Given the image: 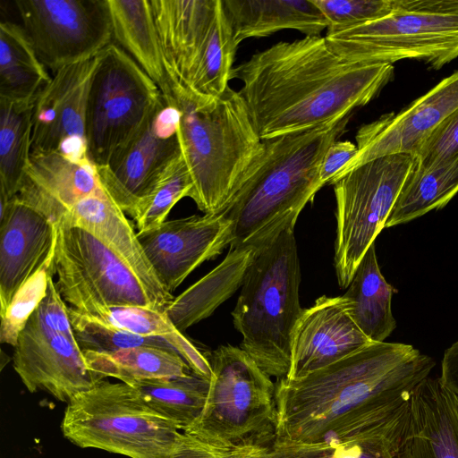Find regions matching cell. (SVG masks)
<instances>
[{"mask_svg": "<svg viewBox=\"0 0 458 458\" xmlns=\"http://www.w3.org/2000/svg\"><path fill=\"white\" fill-rule=\"evenodd\" d=\"M435 365L411 344L373 342L301 377L277 379L274 443L336 447L396 437L413 390Z\"/></svg>", "mask_w": 458, "mask_h": 458, "instance_id": "1", "label": "cell"}, {"mask_svg": "<svg viewBox=\"0 0 458 458\" xmlns=\"http://www.w3.org/2000/svg\"><path fill=\"white\" fill-rule=\"evenodd\" d=\"M389 64L344 60L325 37L281 41L233 67L231 80L264 140L351 114L393 80Z\"/></svg>", "mask_w": 458, "mask_h": 458, "instance_id": "2", "label": "cell"}, {"mask_svg": "<svg viewBox=\"0 0 458 458\" xmlns=\"http://www.w3.org/2000/svg\"><path fill=\"white\" fill-rule=\"evenodd\" d=\"M351 115L262 140L261 153L221 212L232 225L230 248L259 250L287 225L296 224L324 186L319 179L322 158L345 131Z\"/></svg>", "mask_w": 458, "mask_h": 458, "instance_id": "3", "label": "cell"}, {"mask_svg": "<svg viewBox=\"0 0 458 458\" xmlns=\"http://www.w3.org/2000/svg\"><path fill=\"white\" fill-rule=\"evenodd\" d=\"M170 88L164 99L179 112L177 138L192 182L190 198L204 214L221 213L261 153L262 140L242 97L230 86L216 98L180 83Z\"/></svg>", "mask_w": 458, "mask_h": 458, "instance_id": "4", "label": "cell"}, {"mask_svg": "<svg viewBox=\"0 0 458 458\" xmlns=\"http://www.w3.org/2000/svg\"><path fill=\"white\" fill-rule=\"evenodd\" d=\"M294 225H287L257 251L232 311L242 335L241 348L276 380L288 374L292 335L303 310Z\"/></svg>", "mask_w": 458, "mask_h": 458, "instance_id": "5", "label": "cell"}, {"mask_svg": "<svg viewBox=\"0 0 458 458\" xmlns=\"http://www.w3.org/2000/svg\"><path fill=\"white\" fill-rule=\"evenodd\" d=\"M212 375L204 408L183 432L224 447H267L276 440V383L241 347L208 354Z\"/></svg>", "mask_w": 458, "mask_h": 458, "instance_id": "6", "label": "cell"}, {"mask_svg": "<svg viewBox=\"0 0 458 458\" xmlns=\"http://www.w3.org/2000/svg\"><path fill=\"white\" fill-rule=\"evenodd\" d=\"M325 38L351 63L412 59L438 70L458 57V0H394L387 15Z\"/></svg>", "mask_w": 458, "mask_h": 458, "instance_id": "7", "label": "cell"}, {"mask_svg": "<svg viewBox=\"0 0 458 458\" xmlns=\"http://www.w3.org/2000/svg\"><path fill=\"white\" fill-rule=\"evenodd\" d=\"M61 428L64 437L79 447L129 458H170L181 432L134 387L105 380L67 403Z\"/></svg>", "mask_w": 458, "mask_h": 458, "instance_id": "8", "label": "cell"}, {"mask_svg": "<svg viewBox=\"0 0 458 458\" xmlns=\"http://www.w3.org/2000/svg\"><path fill=\"white\" fill-rule=\"evenodd\" d=\"M414 164L410 154L383 156L331 184L336 203L334 266L342 288L349 286L363 256L385 228Z\"/></svg>", "mask_w": 458, "mask_h": 458, "instance_id": "9", "label": "cell"}, {"mask_svg": "<svg viewBox=\"0 0 458 458\" xmlns=\"http://www.w3.org/2000/svg\"><path fill=\"white\" fill-rule=\"evenodd\" d=\"M162 94L157 84L122 47L109 44L98 55L86 112L88 154L96 166L141 128Z\"/></svg>", "mask_w": 458, "mask_h": 458, "instance_id": "10", "label": "cell"}, {"mask_svg": "<svg viewBox=\"0 0 458 458\" xmlns=\"http://www.w3.org/2000/svg\"><path fill=\"white\" fill-rule=\"evenodd\" d=\"M55 225L56 287L72 308L89 312L102 307L140 306L165 311L136 274L96 236L62 221Z\"/></svg>", "mask_w": 458, "mask_h": 458, "instance_id": "11", "label": "cell"}, {"mask_svg": "<svg viewBox=\"0 0 458 458\" xmlns=\"http://www.w3.org/2000/svg\"><path fill=\"white\" fill-rule=\"evenodd\" d=\"M38 58L58 70L97 56L113 39L107 0H16Z\"/></svg>", "mask_w": 458, "mask_h": 458, "instance_id": "12", "label": "cell"}, {"mask_svg": "<svg viewBox=\"0 0 458 458\" xmlns=\"http://www.w3.org/2000/svg\"><path fill=\"white\" fill-rule=\"evenodd\" d=\"M178 120L175 106L162 97L138 132L107 165L96 166L101 186L133 219L159 173L181 152Z\"/></svg>", "mask_w": 458, "mask_h": 458, "instance_id": "13", "label": "cell"}, {"mask_svg": "<svg viewBox=\"0 0 458 458\" xmlns=\"http://www.w3.org/2000/svg\"><path fill=\"white\" fill-rule=\"evenodd\" d=\"M97 62L98 55L58 70L38 94L33 106L31 153L89 159L86 112Z\"/></svg>", "mask_w": 458, "mask_h": 458, "instance_id": "14", "label": "cell"}, {"mask_svg": "<svg viewBox=\"0 0 458 458\" xmlns=\"http://www.w3.org/2000/svg\"><path fill=\"white\" fill-rule=\"evenodd\" d=\"M458 109V70L398 113L363 124L356 134L358 153L332 181L374 158L392 154L413 157L437 126Z\"/></svg>", "mask_w": 458, "mask_h": 458, "instance_id": "15", "label": "cell"}, {"mask_svg": "<svg viewBox=\"0 0 458 458\" xmlns=\"http://www.w3.org/2000/svg\"><path fill=\"white\" fill-rule=\"evenodd\" d=\"M138 237L161 285L172 293L199 265L230 245L232 225L222 213L193 215L138 232Z\"/></svg>", "mask_w": 458, "mask_h": 458, "instance_id": "16", "label": "cell"}, {"mask_svg": "<svg viewBox=\"0 0 458 458\" xmlns=\"http://www.w3.org/2000/svg\"><path fill=\"white\" fill-rule=\"evenodd\" d=\"M13 366L30 393L45 391L65 403L103 380L89 369L77 341L31 318L14 346Z\"/></svg>", "mask_w": 458, "mask_h": 458, "instance_id": "17", "label": "cell"}, {"mask_svg": "<svg viewBox=\"0 0 458 458\" xmlns=\"http://www.w3.org/2000/svg\"><path fill=\"white\" fill-rule=\"evenodd\" d=\"M373 343L347 313L343 296L318 298L303 309L293 332L288 374L295 379Z\"/></svg>", "mask_w": 458, "mask_h": 458, "instance_id": "18", "label": "cell"}, {"mask_svg": "<svg viewBox=\"0 0 458 458\" xmlns=\"http://www.w3.org/2000/svg\"><path fill=\"white\" fill-rule=\"evenodd\" d=\"M56 225L18 195L0 204V313L48 256Z\"/></svg>", "mask_w": 458, "mask_h": 458, "instance_id": "19", "label": "cell"}, {"mask_svg": "<svg viewBox=\"0 0 458 458\" xmlns=\"http://www.w3.org/2000/svg\"><path fill=\"white\" fill-rule=\"evenodd\" d=\"M395 458H458V394L440 377H428L413 390Z\"/></svg>", "mask_w": 458, "mask_h": 458, "instance_id": "20", "label": "cell"}, {"mask_svg": "<svg viewBox=\"0 0 458 458\" xmlns=\"http://www.w3.org/2000/svg\"><path fill=\"white\" fill-rule=\"evenodd\" d=\"M99 188L90 159L78 160L59 152L31 153L18 197L56 224Z\"/></svg>", "mask_w": 458, "mask_h": 458, "instance_id": "21", "label": "cell"}, {"mask_svg": "<svg viewBox=\"0 0 458 458\" xmlns=\"http://www.w3.org/2000/svg\"><path fill=\"white\" fill-rule=\"evenodd\" d=\"M219 0H150L170 83L187 85L205 47Z\"/></svg>", "mask_w": 458, "mask_h": 458, "instance_id": "22", "label": "cell"}, {"mask_svg": "<svg viewBox=\"0 0 458 458\" xmlns=\"http://www.w3.org/2000/svg\"><path fill=\"white\" fill-rule=\"evenodd\" d=\"M124 214L101 186L95 193L73 206L59 221L80 226L100 240L166 308L174 297L158 281L140 244L138 233Z\"/></svg>", "mask_w": 458, "mask_h": 458, "instance_id": "23", "label": "cell"}, {"mask_svg": "<svg viewBox=\"0 0 458 458\" xmlns=\"http://www.w3.org/2000/svg\"><path fill=\"white\" fill-rule=\"evenodd\" d=\"M239 45L284 30L320 36L327 21L312 0H222Z\"/></svg>", "mask_w": 458, "mask_h": 458, "instance_id": "24", "label": "cell"}, {"mask_svg": "<svg viewBox=\"0 0 458 458\" xmlns=\"http://www.w3.org/2000/svg\"><path fill=\"white\" fill-rule=\"evenodd\" d=\"M258 250L253 246L230 248L217 267L174 297L165 312L175 327L184 333L209 317L242 287Z\"/></svg>", "mask_w": 458, "mask_h": 458, "instance_id": "25", "label": "cell"}, {"mask_svg": "<svg viewBox=\"0 0 458 458\" xmlns=\"http://www.w3.org/2000/svg\"><path fill=\"white\" fill-rule=\"evenodd\" d=\"M114 38L157 84L162 96L171 88L149 0H107Z\"/></svg>", "mask_w": 458, "mask_h": 458, "instance_id": "26", "label": "cell"}, {"mask_svg": "<svg viewBox=\"0 0 458 458\" xmlns=\"http://www.w3.org/2000/svg\"><path fill=\"white\" fill-rule=\"evenodd\" d=\"M394 291L380 271L373 243L342 295L347 313L372 342H385L396 327L391 308Z\"/></svg>", "mask_w": 458, "mask_h": 458, "instance_id": "27", "label": "cell"}, {"mask_svg": "<svg viewBox=\"0 0 458 458\" xmlns=\"http://www.w3.org/2000/svg\"><path fill=\"white\" fill-rule=\"evenodd\" d=\"M81 313L132 334L165 341L182 356L195 375L210 379L212 370L208 355L178 330L165 311L140 306H114Z\"/></svg>", "mask_w": 458, "mask_h": 458, "instance_id": "28", "label": "cell"}, {"mask_svg": "<svg viewBox=\"0 0 458 458\" xmlns=\"http://www.w3.org/2000/svg\"><path fill=\"white\" fill-rule=\"evenodd\" d=\"M21 25L0 23V98L33 103L50 81Z\"/></svg>", "mask_w": 458, "mask_h": 458, "instance_id": "29", "label": "cell"}, {"mask_svg": "<svg viewBox=\"0 0 458 458\" xmlns=\"http://www.w3.org/2000/svg\"><path fill=\"white\" fill-rule=\"evenodd\" d=\"M82 352L89 369L103 379L110 377L127 382L185 377L194 374L173 349L138 346L110 352Z\"/></svg>", "mask_w": 458, "mask_h": 458, "instance_id": "30", "label": "cell"}, {"mask_svg": "<svg viewBox=\"0 0 458 458\" xmlns=\"http://www.w3.org/2000/svg\"><path fill=\"white\" fill-rule=\"evenodd\" d=\"M458 193V155L435 166H413L386 226L410 222L433 209L444 208Z\"/></svg>", "mask_w": 458, "mask_h": 458, "instance_id": "31", "label": "cell"}, {"mask_svg": "<svg viewBox=\"0 0 458 458\" xmlns=\"http://www.w3.org/2000/svg\"><path fill=\"white\" fill-rule=\"evenodd\" d=\"M33 103L0 98V196L18 195L31 154Z\"/></svg>", "mask_w": 458, "mask_h": 458, "instance_id": "32", "label": "cell"}, {"mask_svg": "<svg viewBox=\"0 0 458 458\" xmlns=\"http://www.w3.org/2000/svg\"><path fill=\"white\" fill-rule=\"evenodd\" d=\"M124 383L134 387L153 410L183 431L200 415L209 380L191 374L185 377L133 379Z\"/></svg>", "mask_w": 458, "mask_h": 458, "instance_id": "33", "label": "cell"}, {"mask_svg": "<svg viewBox=\"0 0 458 458\" xmlns=\"http://www.w3.org/2000/svg\"><path fill=\"white\" fill-rule=\"evenodd\" d=\"M238 44L219 0L208 38L187 87L207 97L220 96L229 87Z\"/></svg>", "mask_w": 458, "mask_h": 458, "instance_id": "34", "label": "cell"}, {"mask_svg": "<svg viewBox=\"0 0 458 458\" xmlns=\"http://www.w3.org/2000/svg\"><path fill=\"white\" fill-rule=\"evenodd\" d=\"M191 190V178L180 152L159 173L134 217L138 232L151 230L166 221L174 206L182 198H190Z\"/></svg>", "mask_w": 458, "mask_h": 458, "instance_id": "35", "label": "cell"}, {"mask_svg": "<svg viewBox=\"0 0 458 458\" xmlns=\"http://www.w3.org/2000/svg\"><path fill=\"white\" fill-rule=\"evenodd\" d=\"M56 241V239H55ZM55 242L43 263L14 293L9 305L0 313V342L15 346L30 318L47 295L49 278L55 272Z\"/></svg>", "mask_w": 458, "mask_h": 458, "instance_id": "36", "label": "cell"}, {"mask_svg": "<svg viewBox=\"0 0 458 458\" xmlns=\"http://www.w3.org/2000/svg\"><path fill=\"white\" fill-rule=\"evenodd\" d=\"M69 314L77 343L82 351L110 352L138 346L174 350L164 340L141 336L101 323L72 307L69 308Z\"/></svg>", "mask_w": 458, "mask_h": 458, "instance_id": "37", "label": "cell"}, {"mask_svg": "<svg viewBox=\"0 0 458 458\" xmlns=\"http://www.w3.org/2000/svg\"><path fill=\"white\" fill-rule=\"evenodd\" d=\"M394 0H312L327 21V34L357 27L391 13Z\"/></svg>", "mask_w": 458, "mask_h": 458, "instance_id": "38", "label": "cell"}, {"mask_svg": "<svg viewBox=\"0 0 458 458\" xmlns=\"http://www.w3.org/2000/svg\"><path fill=\"white\" fill-rule=\"evenodd\" d=\"M458 155V109L443 120L414 156V166L426 169Z\"/></svg>", "mask_w": 458, "mask_h": 458, "instance_id": "39", "label": "cell"}, {"mask_svg": "<svg viewBox=\"0 0 458 458\" xmlns=\"http://www.w3.org/2000/svg\"><path fill=\"white\" fill-rule=\"evenodd\" d=\"M266 447H224L180 432L170 458H260Z\"/></svg>", "mask_w": 458, "mask_h": 458, "instance_id": "40", "label": "cell"}, {"mask_svg": "<svg viewBox=\"0 0 458 458\" xmlns=\"http://www.w3.org/2000/svg\"><path fill=\"white\" fill-rule=\"evenodd\" d=\"M403 437L367 445H307L296 444H276L266 447L260 458H359L362 451L369 446L390 442Z\"/></svg>", "mask_w": 458, "mask_h": 458, "instance_id": "41", "label": "cell"}, {"mask_svg": "<svg viewBox=\"0 0 458 458\" xmlns=\"http://www.w3.org/2000/svg\"><path fill=\"white\" fill-rule=\"evenodd\" d=\"M44 327L77 341L72 326L69 308L56 287L53 276L49 278L47 293L30 318Z\"/></svg>", "mask_w": 458, "mask_h": 458, "instance_id": "42", "label": "cell"}, {"mask_svg": "<svg viewBox=\"0 0 458 458\" xmlns=\"http://www.w3.org/2000/svg\"><path fill=\"white\" fill-rule=\"evenodd\" d=\"M357 153V146L349 140H336L331 144L319 166L320 182L324 185L330 184Z\"/></svg>", "mask_w": 458, "mask_h": 458, "instance_id": "43", "label": "cell"}, {"mask_svg": "<svg viewBox=\"0 0 458 458\" xmlns=\"http://www.w3.org/2000/svg\"><path fill=\"white\" fill-rule=\"evenodd\" d=\"M439 377L447 388L458 394V340L445 351Z\"/></svg>", "mask_w": 458, "mask_h": 458, "instance_id": "44", "label": "cell"}]
</instances>
